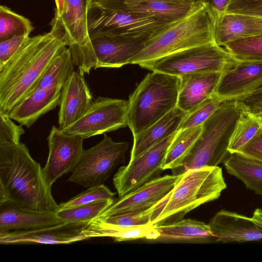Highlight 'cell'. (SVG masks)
Segmentation results:
<instances>
[{"label":"cell","mask_w":262,"mask_h":262,"mask_svg":"<svg viewBox=\"0 0 262 262\" xmlns=\"http://www.w3.org/2000/svg\"><path fill=\"white\" fill-rule=\"evenodd\" d=\"M171 24L155 17L105 8L95 3H90L88 11L90 37L99 35L138 37L159 32Z\"/></svg>","instance_id":"ba28073f"},{"label":"cell","mask_w":262,"mask_h":262,"mask_svg":"<svg viewBox=\"0 0 262 262\" xmlns=\"http://www.w3.org/2000/svg\"><path fill=\"white\" fill-rule=\"evenodd\" d=\"M128 101L99 96L77 121L61 130L83 139L127 125Z\"/></svg>","instance_id":"8fae6325"},{"label":"cell","mask_w":262,"mask_h":262,"mask_svg":"<svg viewBox=\"0 0 262 262\" xmlns=\"http://www.w3.org/2000/svg\"><path fill=\"white\" fill-rule=\"evenodd\" d=\"M115 194L116 193L112 192L103 184L91 187L67 202L58 205L56 210L73 207L100 200L115 199Z\"/></svg>","instance_id":"d590c367"},{"label":"cell","mask_w":262,"mask_h":262,"mask_svg":"<svg viewBox=\"0 0 262 262\" xmlns=\"http://www.w3.org/2000/svg\"><path fill=\"white\" fill-rule=\"evenodd\" d=\"M224 47L239 62H262V34L230 42Z\"/></svg>","instance_id":"836d02e7"},{"label":"cell","mask_w":262,"mask_h":262,"mask_svg":"<svg viewBox=\"0 0 262 262\" xmlns=\"http://www.w3.org/2000/svg\"><path fill=\"white\" fill-rule=\"evenodd\" d=\"M83 233L88 239L92 237H108L120 242L140 238L155 239L160 234L155 226L146 225L126 227L108 223L97 217L90 222Z\"/></svg>","instance_id":"d4e9b609"},{"label":"cell","mask_w":262,"mask_h":262,"mask_svg":"<svg viewBox=\"0 0 262 262\" xmlns=\"http://www.w3.org/2000/svg\"><path fill=\"white\" fill-rule=\"evenodd\" d=\"M237 152L262 163L261 130L250 141Z\"/></svg>","instance_id":"60d3db41"},{"label":"cell","mask_w":262,"mask_h":262,"mask_svg":"<svg viewBox=\"0 0 262 262\" xmlns=\"http://www.w3.org/2000/svg\"><path fill=\"white\" fill-rule=\"evenodd\" d=\"M245 107L241 101L222 102L202 124L200 135L172 174L223 163L230 154L228 146L236 121Z\"/></svg>","instance_id":"5b68a950"},{"label":"cell","mask_w":262,"mask_h":262,"mask_svg":"<svg viewBox=\"0 0 262 262\" xmlns=\"http://www.w3.org/2000/svg\"><path fill=\"white\" fill-rule=\"evenodd\" d=\"M258 115H259L261 116V120H262V115H260V114H258ZM261 134H262V128H261Z\"/></svg>","instance_id":"f907efd6"},{"label":"cell","mask_w":262,"mask_h":262,"mask_svg":"<svg viewBox=\"0 0 262 262\" xmlns=\"http://www.w3.org/2000/svg\"><path fill=\"white\" fill-rule=\"evenodd\" d=\"M179 76L152 71L130 94L127 125L133 137L142 133L177 106Z\"/></svg>","instance_id":"8992f818"},{"label":"cell","mask_w":262,"mask_h":262,"mask_svg":"<svg viewBox=\"0 0 262 262\" xmlns=\"http://www.w3.org/2000/svg\"><path fill=\"white\" fill-rule=\"evenodd\" d=\"M232 0H200L201 4L206 6L213 13L215 17L226 13Z\"/></svg>","instance_id":"7bdbcfd3"},{"label":"cell","mask_w":262,"mask_h":262,"mask_svg":"<svg viewBox=\"0 0 262 262\" xmlns=\"http://www.w3.org/2000/svg\"><path fill=\"white\" fill-rule=\"evenodd\" d=\"M48 33L29 37L0 69V111L9 115L35 89L52 61L68 46L64 29L54 17Z\"/></svg>","instance_id":"6da1fadb"},{"label":"cell","mask_w":262,"mask_h":262,"mask_svg":"<svg viewBox=\"0 0 262 262\" xmlns=\"http://www.w3.org/2000/svg\"><path fill=\"white\" fill-rule=\"evenodd\" d=\"M202 125L178 130L170 143L161 164L163 170L179 167L199 136Z\"/></svg>","instance_id":"f546056e"},{"label":"cell","mask_w":262,"mask_h":262,"mask_svg":"<svg viewBox=\"0 0 262 262\" xmlns=\"http://www.w3.org/2000/svg\"><path fill=\"white\" fill-rule=\"evenodd\" d=\"M223 72L192 73L180 77L177 107L188 113L214 94Z\"/></svg>","instance_id":"603a6c76"},{"label":"cell","mask_w":262,"mask_h":262,"mask_svg":"<svg viewBox=\"0 0 262 262\" xmlns=\"http://www.w3.org/2000/svg\"><path fill=\"white\" fill-rule=\"evenodd\" d=\"M56 11L55 15L59 17L62 13L64 7V0H55Z\"/></svg>","instance_id":"bcb514c9"},{"label":"cell","mask_w":262,"mask_h":262,"mask_svg":"<svg viewBox=\"0 0 262 262\" xmlns=\"http://www.w3.org/2000/svg\"><path fill=\"white\" fill-rule=\"evenodd\" d=\"M199 3L158 1L132 6L122 10L173 23L188 15Z\"/></svg>","instance_id":"83f0119b"},{"label":"cell","mask_w":262,"mask_h":262,"mask_svg":"<svg viewBox=\"0 0 262 262\" xmlns=\"http://www.w3.org/2000/svg\"><path fill=\"white\" fill-rule=\"evenodd\" d=\"M226 187L218 166L187 170L156 207L150 223L157 226L182 220L189 211L218 199Z\"/></svg>","instance_id":"3957f363"},{"label":"cell","mask_w":262,"mask_h":262,"mask_svg":"<svg viewBox=\"0 0 262 262\" xmlns=\"http://www.w3.org/2000/svg\"><path fill=\"white\" fill-rule=\"evenodd\" d=\"M177 132L129 160L127 165L120 167L113 177L119 197L160 177L163 171L161 164Z\"/></svg>","instance_id":"7c38bea8"},{"label":"cell","mask_w":262,"mask_h":262,"mask_svg":"<svg viewBox=\"0 0 262 262\" xmlns=\"http://www.w3.org/2000/svg\"><path fill=\"white\" fill-rule=\"evenodd\" d=\"M67 46H64L52 61L35 89L62 86L72 74L74 63Z\"/></svg>","instance_id":"f1b7e54d"},{"label":"cell","mask_w":262,"mask_h":262,"mask_svg":"<svg viewBox=\"0 0 262 262\" xmlns=\"http://www.w3.org/2000/svg\"><path fill=\"white\" fill-rule=\"evenodd\" d=\"M185 2L193 3H200V0H182Z\"/></svg>","instance_id":"c3c4849f"},{"label":"cell","mask_w":262,"mask_h":262,"mask_svg":"<svg viewBox=\"0 0 262 262\" xmlns=\"http://www.w3.org/2000/svg\"><path fill=\"white\" fill-rule=\"evenodd\" d=\"M62 86L36 89L8 115L30 128L40 117L59 105Z\"/></svg>","instance_id":"7402d4cb"},{"label":"cell","mask_w":262,"mask_h":262,"mask_svg":"<svg viewBox=\"0 0 262 262\" xmlns=\"http://www.w3.org/2000/svg\"><path fill=\"white\" fill-rule=\"evenodd\" d=\"M262 101V86L258 89L243 101Z\"/></svg>","instance_id":"f6af8a7d"},{"label":"cell","mask_w":262,"mask_h":262,"mask_svg":"<svg viewBox=\"0 0 262 262\" xmlns=\"http://www.w3.org/2000/svg\"><path fill=\"white\" fill-rule=\"evenodd\" d=\"M31 22L26 17L10 10L0 6V41L16 36L27 35L33 30Z\"/></svg>","instance_id":"d6a6232c"},{"label":"cell","mask_w":262,"mask_h":262,"mask_svg":"<svg viewBox=\"0 0 262 262\" xmlns=\"http://www.w3.org/2000/svg\"><path fill=\"white\" fill-rule=\"evenodd\" d=\"M157 206L141 212L116 214L104 218H99L112 224L126 227L146 225L150 223Z\"/></svg>","instance_id":"8d00e7d4"},{"label":"cell","mask_w":262,"mask_h":262,"mask_svg":"<svg viewBox=\"0 0 262 262\" xmlns=\"http://www.w3.org/2000/svg\"><path fill=\"white\" fill-rule=\"evenodd\" d=\"M262 86V62H239L223 72L214 94L222 102L243 101Z\"/></svg>","instance_id":"2e32d148"},{"label":"cell","mask_w":262,"mask_h":262,"mask_svg":"<svg viewBox=\"0 0 262 262\" xmlns=\"http://www.w3.org/2000/svg\"><path fill=\"white\" fill-rule=\"evenodd\" d=\"M252 216L259 224L262 225V209L260 208L255 209Z\"/></svg>","instance_id":"7dc6e473"},{"label":"cell","mask_w":262,"mask_h":262,"mask_svg":"<svg viewBox=\"0 0 262 262\" xmlns=\"http://www.w3.org/2000/svg\"><path fill=\"white\" fill-rule=\"evenodd\" d=\"M245 105L249 110L262 115V101H243Z\"/></svg>","instance_id":"ee69618b"},{"label":"cell","mask_w":262,"mask_h":262,"mask_svg":"<svg viewBox=\"0 0 262 262\" xmlns=\"http://www.w3.org/2000/svg\"><path fill=\"white\" fill-rule=\"evenodd\" d=\"M155 228L160 234L159 238L189 241H214L209 224L195 220L182 219L166 225H157Z\"/></svg>","instance_id":"4316f807"},{"label":"cell","mask_w":262,"mask_h":262,"mask_svg":"<svg viewBox=\"0 0 262 262\" xmlns=\"http://www.w3.org/2000/svg\"><path fill=\"white\" fill-rule=\"evenodd\" d=\"M223 164L228 173L243 182L247 188L262 195V163L236 152L230 153Z\"/></svg>","instance_id":"484cf974"},{"label":"cell","mask_w":262,"mask_h":262,"mask_svg":"<svg viewBox=\"0 0 262 262\" xmlns=\"http://www.w3.org/2000/svg\"><path fill=\"white\" fill-rule=\"evenodd\" d=\"M238 62L225 48L210 43L176 52L141 67L180 77L192 73L224 72Z\"/></svg>","instance_id":"52a82bcc"},{"label":"cell","mask_w":262,"mask_h":262,"mask_svg":"<svg viewBox=\"0 0 262 262\" xmlns=\"http://www.w3.org/2000/svg\"><path fill=\"white\" fill-rule=\"evenodd\" d=\"M187 114L177 106L146 129L133 137L130 160L177 132Z\"/></svg>","instance_id":"cb8c5ba5"},{"label":"cell","mask_w":262,"mask_h":262,"mask_svg":"<svg viewBox=\"0 0 262 262\" xmlns=\"http://www.w3.org/2000/svg\"><path fill=\"white\" fill-rule=\"evenodd\" d=\"M7 114L0 111V143H18L25 133L22 125H16Z\"/></svg>","instance_id":"74e56055"},{"label":"cell","mask_w":262,"mask_h":262,"mask_svg":"<svg viewBox=\"0 0 262 262\" xmlns=\"http://www.w3.org/2000/svg\"><path fill=\"white\" fill-rule=\"evenodd\" d=\"M29 37L25 35L16 36L1 41L0 69L10 60Z\"/></svg>","instance_id":"ab89813d"},{"label":"cell","mask_w":262,"mask_h":262,"mask_svg":"<svg viewBox=\"0 0 262 262\" xmlns=\"http://www.w3.org/2000/svg\"><path fill=\"white\" fill-rule=\"evenodd\" d=\"M215 20L212 12L206 6L199 3L186 17L171 24L149 39L129 64L141 67L177 52L214 43Z\"/></svg>","instance_id":"277c9868"},{"label":"cell","mask_w":262,"mask_h":262,"mask_svg":"<svg viewBox=\"0 0 262 262\" xmlns=\"http://www.w3.org/2000/svg\"><path fill=\"white\" fill-rule=\"evenodd\" d=\"M115 199L100 200L55 211L57 216L64 223L90 222L111 205Z\"/></svg>","instance_id":"1f68e13d"},{"label":"cell","mask_w":262,"mask_h":262,"mask_svg":"<svg viewBox=\"0 0 262 262\" xmlns=\"http://www.w3.org/2000/svg\"><path fill=\"white\" fill-rule=\"evenodd\" d=\"M208 224L215 242L243 243L262 239V225L252 216L222 210Z\"/></svg>","instance_id":"ac0fdd59"},{"label":"cell","mask_w":262,"mask_h":262,"mask_svg":"<svg viewBox=\"0 0 262 262\" xmlns=\"http://www.w3.org/2000/svg\"><path fill=\"white\" fill-rule=\"evenodd\" d=\"M128 148L127 142H115L104 134L97 144L84 149L68 181L85 188L103 184L116 167L124 162Z\"/></svg>","instance_id":"9c48e42d"},{"label":"cell","mask_w":262,"mask_h":262,"mask_svg":"<svg viewBox=\"0 0 262 262\" xmlns=\"http://www.w3.org/2000/svg\"><path fill=\"white\" fill-rule=\"evenodd\" d=\"M226 13H237L262 17V0H232Z\"/></svg>","instance_id":"f35d334b"},{"label":"cell","mask_w":262,"mask_h":262,"mask_svg":"<svg viewBox=\"0 0 262 262\" xmlns=\"http://www.w3.org/2000/svg\"><path fill=\"white\" fill-rule=\"evenodd\" d=\"M261 128V116L246 106L236 121L231 137L228 146L229 153L238 151L250 141Z\"/></svg>","instance_id":"4dcf8cb0"},{"label":"cell","mask_w":262,"mask_h":262,"mask_svg":"<svg viewBox=\"0 0 262 262\" xmlns=\"http://www.w3.org/2000/svg\"><path fill=\"white\" fill-rule=\"evenodd\" d=\"M47 140L49 155L42 172L46 183L52 187L57 179L72 172L78 165L84 151L83 139L53 125Z\"/></svg>","instance_id":"4fadbf2b"},{"label":"cell","mask_w":262,"mask_h":262,"mask_svg":"<svg viewBox=\"0 0 262 262\" xmlns=\"http://www.w3.org/2000/svg\"><path fill=\"white\" fill-rule=\"evenodd\" d=\"M100 1H101V0H90V3H94V2H99Z\"/></svg>","instance_id":"681fc988"},{"label":"cell","mask_w":262,"mask_h":262,"mask_svg":"<svg viewBox=\"0 0 262 262\" xmlns=\"http://www.w3.org/2000/svg\"><path fill=\"white\" fill-rule=\"evenodd\" d=\"M262 34V17L251 15L225 13L215 17L214 42L219 46Z\"/></svg>","instance_id":"44dd1931"},{"label":"cell","mask_w":262,"mask_h":262,"mask_svg":"<svg viewBox=\"0 0 262 262\" xmlns=\"http://www.w3.org/2000/svg\"><path fill=\"white\" fill-rule=\"evenodd\" d=\"M182 174H166L148 181L133 191L115 199L97 217L141 212L158 205L173 189Z\"/></svg>","instance_id":"5bb4252c"},{"label":"cell","mask_w":262,"mask_h":262,"mask_svg":"<svg viewBox=\"0 0 262 262\" xmlns=\"http://www.w3.org/2000/svg\"><path fill=\"white\" fill-rule=\"evenodd\" d=\"M7 201L39 211H55L58 206L39 163L20 142L0 143V203Z\"/></svg>","instance_id":"7a4b0ae2"},{"label":"cell","mask_w":262,"mask_h":262,"mask_svg":"<svg viewBox=\"0 0 262 262\" xmlns=\"http://www.w3.org/2000/svg\"><path fill=\"white\" fill-rule=\"evenodd\" d=\"M90 4V0H64L62 14L54 16L64 29L74 65L83 74H89L97 64L88 30Z\"/></svg>","instance_id":"30bf717a"},{"label":"cell","mask_w":262,"mask_h":262,"mask_svg":"<svg viewBox=\"0 0 262 262\" xmlns=\"http://www.w3.org/2000/svg\"><path fill=\"white\" fill-rule=\"evenodd\" d=\"M83 74L79 70L74 71L62 86L58 112L60 130L80 119L93 102Z\"/></svg>","instance_id":"d6986e66"},{"label":"cell","mask_w":262,"mask_h":262,"mask_svg":"<svg viewBox=\"0 0 262 262\" xmlns=\"http://www.w3.org/2000/svg\"><path fill=\"white\" fill-rule=\"evenodd\" d=\"M159 32L138 37L111 35L91 37L97 59L94 69L118 68L129 64L130 60L145 47L149 40Z\"/></svg>","instance_id":"9a60e30c"},{"label":"cell","mask_w":262,"mask_h":262,"mask_svg":"<svg viewBox=\"0 0 262 262\" xmlns=\"http://www.w3.org/2000/svg\"><path fill=\"white\" fill-rule=\"evenodd\" d=\"M89 223H63L35 230L0 233V244H70L88 239L83 234V231Z\"/></svg>","instance_id":"e0dca14e"},{"label":"cell","mask_w":262,"mask_h":262,"mask_svg":"<svg viewBox=\"0 0 262 262\" xmlns=\"http://www.w3.org/2000/svg\"><path fill=\"white\" fill-rule=\"evenodd\" d=\"M222 102L220 99L213 94L187 113L178 130L202 125L220 107Z\"/></svg>","instance_id":"e575fe53"},{"label":"cell","mask_w":262,"mask_h":262,"mask_svg":"<svg viewBox=\"0 0 262 262\" xmlns=\"http://www.w3.org/2000/svg\"><path fill=\"white\" fill-rule=\"evenodd\" d=\"M158 1H168L178 3L187 2L182 0H101L94 2L102 7L116 9H124L132 6ZM190 3V2H189Z\"/></svg>","instance_id":"b9f144b4"},{"label":"cell","mask_w":262,"mask_h":262,"mask_svg":"<svg viewBox=\"0 0 262 262\" xmlns=\"http://www.w3.org/2000/svg\"><path fill=\"white\" fill-rule=\"evenodd\" d=\"M63 223L54 211L28 209L10 201L0 203V233L35 230Z\"/></svg>","instance_id":"ffe728a7"}]
</instances>
